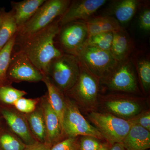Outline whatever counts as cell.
<instances>
[{
	"instance_id": "cell-33",
	"label": "cell",
	"mask_w": 150,
	"mask_h": 150,
	"mask_svg": "<svg viewBox=\"0 0 150 150\" xmlns=\"http://www.w3.org/2000/svg\"><path fill=\"white\" fill-rule=\"evenodd\" d=\"M51 147L43 143L37 142L32 145L26 146L24 150H50Z\"/></svg>"
},
{
	"instance_id": "cell-14",
	"label": "cell",
	"mask_w": 150,
	"mask_h": 150,
	"mask_svg": "<svg viewBox=\"0 0 150 150\" xmlns=\"http://www.w3.org/2000/svg\"><path fill=\"white\" fill-rule=\"evenodd\" d=\"M39 104L45 120L47 135L46 144L51 148L67 137L63 131L58 115L49 103L46 93L40 97Z\"/></svg>"
},
{
	"instance_id": "cell-31",
	"label": "cell",
	"mask_w": 150,
	"mask_h": 150,
	"mask_svg": "<svg viewBox=\"0 0 150 150\" xmlns=\"http://www.w3.org/2000/svg\"><path fill=\"white\" fill-rule=\"evenodd\" d=\"M78 137H68L52 146L50 150H78Z\"/></svg>"
},
{
	"instance_id": "cell-21",
	"label": "cell",
	"mask_w": 150,
	"mask_h": 150,
	"mask_svg": "<svg viewBox=\"0 0 150 150\" xmlns=\"http://www.w3.org/2000/svg\"><path fill=\"white\" fill-rule=\"evenodd\" d=\"M24 115L34 139L37 142L46 144L47 135L45 120L39 103L34 111Z\"/></svg>"
},
{
	"instance_id": "cell-1",
	"label": "cell",
	"mask_w": 150,
	"mask_h": 150,
	"mask_svg": "<svg viewBox=\"0 0 150 150\" xmlns=\"http://www.w3.org/2000/svg\"><path fill=\"white\" fill-rule=\"evenodd\" d=\"M59 19L34 34L25 37L16 36V38L15 45H18L19 50L46 76L51 62L64 54L56 47L54 40L60 30Z\"/></svg>"
},
{
	"instance_id": "cell-23",
	"label": "cell",
	"mask_w": 150,
	"mask_h": 150,
	"mask_svg": "<svg viewBox=\"0 0 150 150\" xmlns=\"http://www.w3.org/2000/svg\"><path fill=\"white\" fill-rule=\"evenodd\" d=\"M1 23L0 25V51L14 35L16 34L18 27L11 10L6 12L1 8Z\"/></svg>"
},
{
	"instance_id": "cell-32",
	"label": "cell",
	"mask_w": 150,
	"mask_h": 150,
	"mask_svg": "<svg viewBox=\"0 0 150 150\" xmlns=\"http://www.w3.org/2000/svg\"><path fill=\"white\" fill-rule=\"evenodd\" d=\"M139 25L145 32L150 31V10L149 8L144 9L139 17Z\"/></svg>"
},
{
	"instance_id": "cell-17",
	"label": "cell",
	"mask_w": 150,
	"mask_h": 150,
	"mask_svg": "<svg viewBox=\"0 0 150 150\" xmlns=\"http://www.w3.org/2000/svg\"><path fill=\"white\" fill-rule=\"evenodd\" d=\"M46 0H24L11 2L12 11L18 28L27 22Z\"/></svg>"
},
{
	"instance_id": "cell-12",
	"label": "cell",
	"mask_w": 150,
	"mask_h": 150,
	"mask_svg": "<svg viewBox=\"0 0 150 150\" xmlns=\"http://www.w3.org/2000/svg\"><path fill=\"white\" fill-rule=\"evenodd\" d=\"M0 118L26 146L37 142L30 132L24 113L19 112L13 105L0 103Z\"/></svg>"
},
{
	"instance_id": "cell-11",
	"label": "cell",
	"mask_w": 150,
	"mask_h": 150,
	"mask_svg": "<svg viewBox=\"0 0 150 150\" xmlns=\"http://www.w3.org/2000/svg\"><path fill=\"white\" fill-rule=\"evenodd\" d=\"M58 35L62 51L74 56L85 44L88 37L86 26L82 21L72 22L60 27Z\"/></svg>"
},
{
	"instance_id": "cell-24",
	"label": "cell",
	"mask_w": 150,
	"mask_h": 150,
	"mask_svg": "<svg viewBox=\"0 0 150 150\" xmlns=\"http://www.w3.org/2000/svg\"><path fill=\"white\" fill-rule=\"evenodd\" d=\"M16 36V34L14 35L0 51V87L12 85L8 79L7 74L15 46Z\"/></svg>"
},
{
	"instance_id": "cell-26",
	"label": "cell",
	"mask_w": 150,
	"mask_h": 150,
	"mask_svg": "<svg viewBox=\"0 0 150 150\" xmlns=\"http://www.w3.org/2000/svg\"><path fill=\"white\" fill-rule=\"evenodd\" d=\"M27 94L26 91L15 88L12 85L0 87V103L13 105L18 99Z\"/></svg>"
},
{
	"instance_id": "cell-38",
	"label": "cell",
	"mask_w": 150,
	"mask_h": 150,
	"mask_svg": "<svg viewBox=\"0 0 150 150\" xmlns=\"http://www.w3.org/2000/svg\"><path fill=\"white\" fill-rule=\"evenodd\" d=\"M0 150H1V149H0Z\"/></svg>"
},
{
	"instance_id": "cell-5",
	"label": "cell",
	"mask_w": 150,
	"mask_h": 150,
	"mask_svg": "<svg viewBox=\"0 0 150 150\" xmlns=\"http://www.w3.org/2000/svg\"><path fill=\"white\" fill-rule=\"evenodd\" d=\"M80 71V64L76 57L64 53L51 62L47 76L57 88L64 93L76 83Z\"/></svg>"
},
{
	"instance_id": "cell-34",
	"label": "cell",
	"mask_w": 150,
	"mask_h": 150,
	"mask_svg": "<svg viewBox=\"0 0 150 150\" xmlns=\"http://www.w3.org/2000/svg\"><path fill=\"white\" fill-rule=\"evenodd\" d=\"M108 150H126L122 143H115L111 145Z\"/></svg>"
},
{
	"instance_id": "cell-8",
	"label": "cell",
	"mask_w": 150,
	"mask_h": 150,
	"mask_svg": "<svg viewBox=\"0 0 150 150\" xmlns=\"http://www.w3.org/2000/svg\"><path fill=\"white\" fill-rule=\"evenodd\" d=\"M98 102V106L102 109V112L126 120L131 119L144 110L139 98L128 95H99Z\"/></svg>"
},
{
	"instance_id": "cell-22",
	"label": "cell",
	"mask_w": 150,
	"mask_h": 150,
	"mask_svg": "<svg viewBox=\"0 0 150 150\" xmlns=\"http://www.w3.org/2000/svg\"><path fill=\"white\" fill-rule=\"evenodd\" d=\"M26 146L0 118V149L24 150Z\"/></svg>"
},
{
	"instance_id": "cell-13",
	"label": "cell",
	"mask_w": 150,
	"mask_h": 150,
	"mask_svg": "<svg viewBox=\"0 0 150 150\" xmlns=\"http://www.w3.org/2000/svg\"><path fill=\"white\" fill-rule=\"evenodd\" d=\"M106 1L105 0L71 1L67 10L59 19L60 27L72 22L84 21L88 19Z\"/></svg>"
},
{
	"instance_id": "cell-27",
	"label": "cell",
	"mask_w": 150,
	"mask_h": 150,
	"mask_svg": "<svg viewBox=\"0 0 150 150\" xmlns=\"http://www.w3.org/2000/svg\"><path fill=\"white\" fill-rule=\"evenodd\" d=\"M113 32L104 33L88 36L86 44L104 51H110Z\"/></svg>"
},
{
	"instance_id": "cell-16",
	"label": "cell",
	"mask_w": 150,
	"mask_h": 150,
	"mask_svg": "<svg viewBox=\"0 0 150 150\" xmlns=\"http://www.w3.org/2000/svg\"><path fill=\"white\" fill-rule=\"evenodd\" d=\"M121 143L126 150L149 149L150 131L138 125H131Z\"/></svg>"
},
{
	"instance_id": "cell-36",
	"label": "cell",
	"mask_w": 150,
	"mask_h": 150,
	"mask_svg": "<svg viewBox=\"0 0 150 150\" xmlns=\"http://www.w3.org/2000/svg\"><path fill=\"white\" fill-rule=\"evenodd\" d=\"M1 11L0 9V25H1Z\"/></svg>"
},
{
	"instance_id": "cell-18",
	"label": "cell",
	"mask_w": 150,
	"mask_h": 150,
	"mask_svg": "<svg viewBox=\"0 0 150 150\" xmlns=\"http://www.w3.org/2000/svg\"><path fill=\"white\" fill-rule=\"evenodd\" d=\"M139 4L137 0L115 1L111 5L107 16L116 19L121 25L127 24L134 17Z\"/></svg>"
},
{
	"instance_id": "cell-29",
	"label": "cell",
	"mask_w": 150,
	"mask_h": 150,
	"mask_svg": "<svg viewBox=\"0 0 150 150\" xmlns=\"http://www.w3.org/2000/svg\"><path fill=\"white\" fill-rule=\"evenodd\" d=\"M104 142L91 136H79L78 139V150H98Z\"/></svg>"
},
{
	"instance_id": "cell-3",
	"label": "cell",
	"mask_w": 150,
	"mask_h": 150,
	"mask_svg": "<svg viewBox=\"0 0 150 150\" xmlns=\"http://www.w3.org/2000/svg\"><path fill=\"white\" fill-rule=\"evenodd\" d=\"M70 0H46L29 20L18 28L16 36L32 35L50 25L64 13Z\"/></svg>"
},
{
	"instance_id": "cell-7",
	"label": "cell",
	"mask_w": 150,
	"mask_h": 150,
	"mask_svg": "<svg viewBox=\"0 0 150 150\" xmlns=\"http://www.w3.org/2000/svg\"><path fill=\"white\" fill-rule=\"evenodd\" d=\"M65 103L62 127L66 137L89 136L105 141L97 129L82 115L80 109L74 100L65 96Z\"/></svg>"
},
{
	"instance_id": "cell-28",
	"label": "cell",
	"mask_w": 150,
	"mask_h": 150,
	"mask_svg": "<svg viewBox=\"0 0 150 150\" xmlns=\"http://www.w3.org/2000/svg\"><path fill=\"white\" fill-rule=\"evenodd\" d=\"M40 101V98H26L23 97L18 99L14 103L13 106L19 112L28 114L35 110Z\"/></svg>"
},
{
	"instance_id": "cell-6",
	"label": "cell",
	"mask_w": 150,
	"mask_h": 150,
	"mask_svg": "<svg viewBox=\"0 0 150 150\" xmlns=\"http://www.w3.org/2000/svg\"><path fill=\"white\" fill-rule=\"evenodd\" d=\"M87 118L105 141L111 145L121 143L131 126L128 120L107 112L91 111L88 113Z\"/></svg>"
},
{
	"instance_id": "cell-30",
	"label": "cell",
	"mask_w": 150,
	"mask_h": 150,
	"mask_svg": "<svg viewBox=\"0 0 150 150\" xmlns=\"http://www.w3.org/2000/svg\"><path fill=\"white\" fill-rule=\"evenodd\" d=\"M128 121L131 125H138L150 131L149 110H144Z\"/></svg>"
},
{
	"instance_id": "cell-9",
	"label": "cell",
	"mask_w": 150,
	"mask_h": 150,
	"mask_svg": "<svg viewBox=\"0 0 150 150\" xmlns=\"http://www.w3.org/2000/svg\"><path fill=\"white\" fill-rule=\"evenodd\" d=\"M74 56L99 79L110 72L118 63L110 51L101 50L86 43Z\"/></svg>"
},
{
	"instance_id": "cell-25",
	"label": "cell",
	"mask_w": 150,
	"mask_h": 150,
	"mask_svg": "<svg viewBox=\"0 0 150 150\" xmlns=\"http://www.w3.org/2000/svg\"><path fill=\"white\" fill-rule=\"evenodd\" d=\"M138 74L142 90L144 93H148L150 89V61L149 58L141 56L133 60Z\"/></svg>"
},
{
	"instance_id": "cell-37",
	"label": "cell",
	"mask_w": 150,
	"mask_h": 150,
	"mask_svg": "<svg viewBox=\"0 0 150 150\" xmlns=\"http://www.w3.org/2000/svg\"><path fill=\"white\" fill-rule=\"evenodd\" d=\"M150 150L149 149H147V150Z\"/></svg>"
},
{
	"instance_id": "cell-19",
	"label": "cell",
	"mask_w": 150,
	"mask_h": 150,
	"mask_svg": "<svg viewBox=\"0 0 150 150\" xmlns=\"http://www.w3.org/2000/svg\"><path fill=\"white\" fill-rule=\"evenodd\" d=\"M82 21L86 26L88 36L104 33L114 32L122 29L117 20L109 16L91 17Z\"/></svg>"
},
{
	"instance_id": "cell-15",
	"label": "cell",
	"mask_w": 150,
	"mask_h": 150,
	"mask_svg": "<svg viewBox=\"0 0 150 150\" xmlns=\"http://www.w3.org/2000/svg\"><path fill=\"white\" fill-rule=\"evenodd\" d=\"M134 48V41L123 28L113 32L110 52L116 62H122L129 59Z\"/></svg>"
},
{
	"instance_id": "cell-20",
	"label": "cell",
	"mask_w": 150,
	"mask_h": 150,
	"mask_svg": "<svg viewBox=\"0 0 150 150\" xmlns=\"http://www.w3.org/2000/svg\"><path fill=\"white\" fill-rule=\"evenodd\" d=\"M42 81L46 85L47 88L46 94L48 96L49 103L58 115L62 127L66 106L64 94L52 83L48 76L43 75Z\"/></svg>"
},
{
	"instance_id": "cell-35",
	"label": "cell",
	"mask_w": 150,
	"mask_h": 150,
	"mask_svg": "<svg viewBox=\"0 0 150 150\" xmlns=\"http://www.w3.org/2000/svg\"><path fill=\"white\" fill-rule=\"evenodd\" d=\"M111 146V145L109 144L107 142H105L101 147L98 150H108Z\"/></svg>"
},
{
	"instance_id": "cell-10",
	"label": "cell",
	"mask_w": 150,
	"mask_h": 150,
	"mask_svg": "<svg viewBox=\"0 0 150 150\" xmlns=\"http://www.w3.org/2000/svg\"><path fill=\"white\" fill-rule=\"evenodd\" d=\"M10 83L23 81L38 82L42 81L43 74L30 62L23 52L18 50L12 53L7 74Z\"/></svg>"
},
{
	"instance_id": "cell-4",
	"label": "cell",
	"mask_w": 150,
	"mask_h": 150,
	"mask_svg": "<svg viewBox=\"0 0 150 150\" xmlns=\"http://www.w3.org/2000/svg\"><path fill=\"white\" fill-rule=\"evenodd\" d=\"M112 91L140 93L133 59L118 62L111 71L100 79V87Z\"/></svg>"
},
{
	"instance_id": "cell-2",
	"label": "cell",
	"mask_w": 150,
	"mask_h": 150,
	"mask_svg": "<svg viewBox=\"0 0 150 150\" xmlns=\"http://www.w3.org/2000/svg\"><path fill=\"white\" fill-rule=\"evenodd\" d=\"M80 71L76 83L64 94L74 100L79 109L88 113L97 111L99 103V79L80 63Z\"/></svg>"
}]
</instances>
